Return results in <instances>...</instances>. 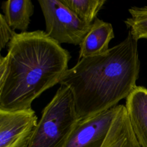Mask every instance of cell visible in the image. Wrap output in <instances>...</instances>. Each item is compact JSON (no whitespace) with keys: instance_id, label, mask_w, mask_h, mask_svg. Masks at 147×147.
I'll list each match as a JSON object with an SVG mask.
<instances>
[{"instance_id":"8992f818","label":"cell","mask_w":147,"mask_h":147,"mask_svg":"<svg viewBox=\"0 0 147 147\" xmlns=\"http://www.w3.org/2000/svg\"><path fill=\"white\" fill-rule=\"evenodd\" d=\"M118 108L119 105L99 114L80 118L64 147H100Z\"/></svg>"},{"instance_id":"7a4b0ae2","label":"cell","mask_w":147,"mask_h":147,"mask_svg":"<svg viewBox=\"0 0 147 147\" xmlns=\"http://www.w3.org/2000/svg\"><path fill=\"white\" fill-rule=\"evenodd\" d=\"M7 46L0 109H30L35 99L59 83L68 69L70 53L41 30L17 33Z\"/></svg>"},{"instance_id":"ba28073f","label":"cell","mask_w":147,"mask_h":147,"mask_svg":"<svg viewBox=\"0 0 147 147\" xmlns=\"http://www.w3.org/2000/svg\"><path fill=\"white\" fill-rule=\"evenodd\" d=\"M114 38L112 25L96 18L79 45V60L105 53L109 49V43Z\"/></svg>"},{"instance_id":"30bf717a","label":"cell","mask_w":147,"mask_h":147,"mask_svg":"<svg viewBox=\"0 0 147 147\" xmlns=\"http://www.w3.org/2000/svg\"><path fill=\"white\" fill-rule=\"evenodd\" d=\"M5 20L10 27L21 32H26L34 13V5L30 0H8L2 3Z\"/></svg>"},{"instance_id":"52a82bcc","label":"cell","mask_w":147,"mask_h":147,"mask_svg":"<svg viewBox=\"0 0 147 147\" xmlns=\"http://www.w3.org/2000/svg\"><path fill=\"white\" fill-rule=\"evenodd\" d=\"M125 106L140 145L147 147V88L137 86L126 98Z\"/></svg>"},{"instance_id":"3957f363","label":"cell","mask_w":147,"mask_h":147,"mask_svg":"<svg viewBox=\"0 0 147 147\" xmlns=\"http://www.w3.org/2000/svg\"><path fill=\"white\" fill-rule=\"evenodd\" d=\"M79 119L71 91L60 86L43 109L28 147H64Z\"/></svg>"},{"instance_id":"5b68a950","label":"cell","mask_w":147,"mask_h":147,"mask_svg":"<svg viewBox=\"0 0 147 147\" xmlns=\"http://www.w3.org/2000/svg\"><path fill=\"white\" fill-rule=\"evenodd\" d=\"M37 122L32 108L0 109V147H28Z\"/></svg>"},{"instance_id":"6da1fadb","label":"cell","mask_w":147,"mask_h":147,"mask_svg":"<svg viewBox=\"0 0 147 147\" xmlns=\"http://www.w3.org/2000/svg\"><path fill=\"white\" fill-rule=\"evenodd\" d=\"M140 62L138 41L126 37L104 54L83 58L61 77L59 84L72 92L80 118L117 106L136 88Z\"/></svg>"},{"instance_id":"8fae6325","label":"cell","mask_w":147,"mask_h":147,"mask_svg":"<svg viewBox=\"0 0 147 147\" xmlns=\"http://www.w3.org/2000/svg\"><path fill=\"white\" fill-rule=\"evenodd\" d=\"M82 21L92 24L106 0H60Z\"/></svg>"},{"instance_id":"9c48e42d","label":"cell","mask_w":147,"mask_h":147,"mask_svg":"<svg viewBox=\"0 0 147 147\" xmlns=\"http://www.w3.org/2000/svg\"><path fill=\"white\" fill-rule=\"evenodd\" d=\"M100 147H141L132 129L125 105H119Z\"/></svg>"},{"instance_id":"7c38bea8","label":"cell","mask_w":147,"mask_h":147,"mask_svg":"<svg viewBox=\"0 0 147 147\" xmlns=\"http://www.w3.org/2000/svg\"><path fill=\"white\" fill-rule=\"evenodd\" d=\"M130 17L125 21L133 37L138 41L147 39V6H133L128 10Z\"/></svg>"},{"instance_id":"277c9868","label":"cell","mask_w":147,"mask_h":147,"mask_svg":"<svg viewBox=\"0 0 147 147\" xmlns=\"http://www.w3.org/2000/svg\"><path fill=\"white\" fill-rule=\"evenodd\" d=\"M47 34L59 44L79 45L91 24L82 21L60 0H38Z\"/></svg>"},{"instance_id":"4fadbf2b","label":"cell","mask_w":147,"mask_h":147,"mask_svg":"<svg viewBox=\"0 0 147 147\" xmlns=\"http://www.w3.org/2000/svg\"><path fill=\"white\" fill-rule=\"evenodd\" d=\"M17 33L12 29L5 20L3 14H0V49L5 48Z\"/></svg>"}]
</instances>
